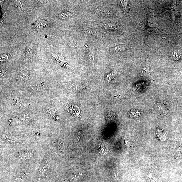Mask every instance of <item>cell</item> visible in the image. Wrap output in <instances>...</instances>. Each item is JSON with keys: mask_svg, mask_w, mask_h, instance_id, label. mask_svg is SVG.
<instances>
[{"mask_svg": "<svg viewBox=\"0 0 182 182\" xmlns=\"http://www.w3.org/2000/svg\"><path fill=\"white\" fill-rule=\"evenodd\" d=\"M50 167V163L48 160H44L41 164L38 170V174L39 177L45 178L49 173Z\"/></svg>", "mask_w": 182, "mask_h": 182, "instance_id": "obj_1", "label": "cell"}, {"mask_svg": "<svg viewBox=\"0 0 182 182\" xmlns=\"http://www.w3.org/2000/svg\"><path fill=\"white\" fill-rule=\"evenodd\" d=\"M19 156L22 159L27 160L31 159L34 155L31 151H26L19 153Z\"/></svg>", "mask_w": 182, "mask_h": 182, "instance_id": "obj_2", "label": "cell"}, {"mask_svg": "<svg viewBox=\"0 0 182 182\" xmlns=\"http://www.w3.org/2000/svg\"><path fill=\"white\" fill-rule=\"evenodd\" d=\"M171 57L173 60H180L182 58V50H179L174 51L171 55Z\"/></svg>", "mask_w": 182, "mask_h": 182, "instance_id": "obj_3", "label": "cell"}, {"mask_svg": "<svg viewBox=\"0 0 182 182\" xmlns=\"http://www.w3.org/2000/svg\"><path fill=\"white\" fill-rule=\"evenodd\" d=\"M127 46L125 45H120L114 48L110 49V51L111 52H123L127 49Z\"/></svg>", "mask_w": 182, "mask_h": 182, "instance_id": "obj_4", "label": "cell"}, {"mask_svg": "<svg viewBox=\"0 0 182 182\" xmlns=\"http://www.w3.org/2000/svg\"><path fill=\"white\" fill-rule=\"evenodd\" d=\"M29 73L28 71L21 70L18 73L17 78L20 80H26L29 76Z\"/></svg>", "mask_w": 182, "mask_h": 182, "instance_id": "obj_5", "label": "cell"}, {"mask_svg": "<svg viewBox=\"0 0 182 182\" xmlns=\"http://www.w3.org/2000/svg\"><path fill=\"white\" fill-rule=\"evenodd\" d=\"M156 134L159 139L162 141H165L166 139V136L164 131L160 129H157L156 131Z\"/></svg>", "mask_w": 182, "mask_h": 182, "instance_id": "obj_6", "label": "cell"}, {"mask_svg": "<svg viewBox=\"0 0 182 182\" xmlns=\"http://www.w3.org/2000/svg\"><path fill=\"white\" fill-rule=\"evenodd\" d=\"M34 26L36 28H44L47 26V22L44 19H39L34 23Z\"/></svg>", "mask_w": 182, "mask_h": 182, "instance_id": "obj_7", "label": "cell"}, {"mask_svg": "<svg viewBox=\"0 0 182 182\" xmlns=\"http://www.w3.org/2000/svg\"><path fill=\"white\" fill-rule=\"evenodd\" d=\"M121 6L122 9L125 12H128L130 8V3L128 1H120V2Z\"/></svg>", "mask_w": 182, "mask_h": 182, "instance_id": "obj_8", "label": "cell"}, {"mask_svg": "<svg viewBox=\"0 0 182 182\" xmlns=\"http://www.w3.org/2000/svg\"><path fill=\"white\" fill-rule=\"evenodd\" d=\"M26 175V173L23 172L21 173L19 175L17 176L15 179L14 182H22L24 179Z\"/></svg>", "mask_w": 182, "mask_h": 182, "instance_id": "obj_9", "label": "cell"}, {"mask_svg": "<svg viewBox=\"0 0 182 182\" xmlns=\"http://www.w3.org/2000/svg\"><path fill=\"white\" fill-rule=\"evenodd\" d=\"M104 28L106 29H110L112 30H116L117 28V26L114 24L112 23H107V24H104Z\"/></svg>", "mask_w": 182, "mask_h": 182, "instance_id": "obj_10", "label": "cell"}, {"mask_svg": "<svg viewBox=\"0 0 182 182\" xmlns=\"http://www.w3.org/2000/svg\"><path fill=\"white\" fill-rule=\"evenodd\" d=\"M71 15V14L69 13V12H61V13L59 14V17L61 18L62 19H66L69 17Z\"/></svg>", "mask_w": 182, "mask_h": 182, "instance_id": "obj_11", "label": "cell"}, {"mask_svg": "<svg viewBox=\"0 0 182 182\" xmlns=\"http://www.w3.org/2000/svg\"><path fill=\"white\" fill-rule=\"evenodd\" d=\"M18 118L22 120H27L30 119L29 117L27 116L26 114H20L18 115Z\"/></svg>", "mask_w": 182, "mask_h": 182, "instance_id": "obj_12", "label": "cell"}, {"mask_svg": "<svg viewBox=\"0 0 182 182\" xmlns=\"http://www.w3.org/2000/svg\"><path fill=\"white\" fill-rule=\"evenodd\" d=\"M48 111L50 114L52 115V116H53L54 118H55L56 120H58V117L56 113L55 112V111H54L53 110H52L50 109V108H48Z\"/></svg>", "mask_w": 182, "mask_h": 182, "instance_id": "obj_13", "label": "cell"}, {"mask_svg": "<svg viewBox=\"0 0 182 182\" xmlns=\"http://www.w3.org/2000/svg\"><path fill=\"white\" fill-rule=\"evenodd\" d=\"M87 32L88 33L91 34V35L97 36L98 37L99 36V35H98L99 34L97 33V32H96V31H95V30H92L91 29H87Z\"/></svg>", "mask_w": 182, "mask_h": 182, "instance_id": "obj_14", "label": "cell"}, {"mask_svg": "<svg viewBox=\"0 0 182 182\" xmlns=\"http://www.w3.org/2000/svg\"><path fill=\"white\" fill-rule=\"evenodd\" d=\"M115 76V73L112 72L107 75V79L108 80H111V79H113L114 78Z\"/></svg>", "mask_w": 182, "mask_h": 182, "instance_id": "obj_15", "label": "cell"}, {"mask_svg": "<svg viewBox=\"0 0 182 182\" xmlns=\"http://www.w3.org/2000/svg\"><path fill=\"white\" fill-rule=\"evenodd\" d=\"M3 137H4L3 138H5V139H6L9 142H13L15 141L14 140L11 138H10V137H8L7 135H3Z\"/></svg>", "mask_w": 182, "mask_h": 182, "instance_id": "obj_16", "label": "cell"}]
</instances>
